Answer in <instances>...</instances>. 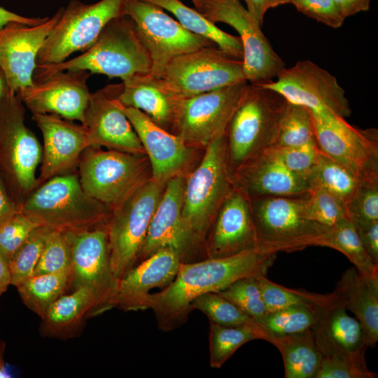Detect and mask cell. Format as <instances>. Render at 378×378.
Listing matches in <instances>:
<instances>
[{"label":"cell","instance_id":"obj_51","mask_svg":"<svg viewBox=\"0 0 378 378\" xmlns=\"http://www.w3.org/2000/svg\"><path fill=\"white\" fill-rule=\"evenodd\" d=\"M340 14L346 19L370 9L371 0H332Z\"/></svg>","mask_w":378,"mask_h":378},{"label":"cell","instance_id":"obj_41","mask_svg":"<svg viewBox=\"0 0 378 378\" xmlns=\"http://www.w3.org/2000/svg\"><path fill=\"white\" fill-rule=\"evenodd\" d=\"M302 208L306 218L329 227L348 217L346 204L319 186L313 187L304 195Z\"/></svg>","mask_w":378,"mask_h":378},{"label":"cell","instance_id":"obj_35","mask_svg":"<svg viewBox=\"0 0 378 378\" xmlns=\"http://www.w3.org/2000/svg\"><path fill=\"white\" fill-rule=\"evenodd\" d=\"M326 247L343 253L363 276L378 275V264L374 263L365 250L356 227L348 218H344L329 227Z\"/></svg>","mask_w":378,"mask_h":378},{"label":"cell","instance_id":"obj_33","mask_svg":"<svg viewBox=\"0 0 378 378\" xmlns=\"http://www.w3.org/2000/svg\"><path fill=\"white\" fill-rule=\"evenodd\" d=\"M70 282L71 268L32 275L16 288L23 303L41 318L48 307L70 288Z\"/></svg>","mask_w":378,"mask_h":378},{"label":"cell","instance_id":"obj_38","mask_svg":"<svg viewBox=\"0 0 378 378\" xmlns=\"http://www.w3.org/2000/svg\"><path fill=\"white\" fill-rule=\"evenodd\" d=\"M321 302L293 305L267 314L259 324L274 336L312 329L316 321Z\"/></svg>","mask_w":378,"mask_h":378},{"label":"cell","instance_id":"obj_17","mask_svg":"<svg viewBox=\"0 0 378 378\" xmlns=\"http://www.w3.org/2000/svg\"><path fill=\"white\" fill-rule=\"evenodd\" d=\"M259 85L276 92L288 102L308 108L311 112L330 110L343 118L351 113L345 92L337 78L308 59L284 67L274 81Z\"/></svg>","mask_w":378,"mask_h":378},{"label":"cell","instance_id":"obj_29","mask_svg":"<svg viewBox=\"0 0 378 378\" xmlns=\"http://www.w3.org/2000/svg\"><path fill=\"white\" fill-rule=\"evenodd\" d=\"M332 294L356 315L368 346H374L378 341V275L367 278L350 267L342 274Z\"/></svg>","mask_w":378,"mask_h":378},{"label":"cell","instance_id":"obj_1","mask_svg":"<svg viewBox=\"0 0 378 378\" xmlns=\"http://www.w3.org/2000/svg\"><path fill=\"white\" fill-rule=\"evenodd\" d=\"M276 256L253 249L225 258L181 262L172 282L150 294L148 309L153 311L160 330H173L187 321L196 298L218 293L244 277L266 276Z\"/></svg>","mask_w":378,"mask_h":378},{"label":"cell","instance_id":"obj_37","mask_svg":"<svg viewBox=\"0 0 378 378\" xmlns=\"http://www.w3.org/2000/svg\"><path fill=\"white\" fill-rule=\"evenodd\" d=\"M313 184V187L327 190L346 204L362 183L347 168L319 150Z\"/></svg>","mask_w":378,"mask_h":378},{"label":"cell","instance_id":"obj_20","mask_svg":"<svg viewBox=\"0 0 378 378\" xmlns=\"http://www.w3.org/2000/svg\"><path fill=\"white\" fill-rule=\"evenodd\" d=\"M251 197L233 186L220 206L203 244V259L231 256L256 249Z\"/></svg>","mask_w":378,"mask_h":378},{"label":"cell","instance_id":"obj_43","mask_svg":"<svg viewBox=\"0 0 378 378\" xmlns=\"http://www.w3.org/2000/svg\"><path fill=\"white\" fill-rule=\"evenodd\" d=\"M217 293L234 304L258 323L267 314L258 278L238 279Z\"/></svg>","mask_w":378,"mask_h":378},{"label":"cell","instance_id":"obj_13","mask_svg":"<svg viewBox=\"0 0 378 378\" xmlns=\"http://www.w3.org/2000/svg\"><path fill=\"white\" fill-rule=\"evenodd\" d=\"M251 83L246 80L182 99L172 133L186 143L206 147L225 133L229 122Z\"/></svg>","mask_w":378,"mask_h":378},{"label":"cell","instance_id":"obj_59","mask_svg":"<svg viewBox=\"0 0 378 378\" xmlns=\"http://www.w3.org/2000/svg\"><path fill=\"white\" fill-rule=\"evenodd\" d=\"M195 7V10L197 11L200 10L202 6V0H191Z\"/></svg>","mask_w":378,"mask_h":378},{"label":"cell","instance_id":"obj_48","mask_svg":"<svg viewBox=\"0 0 378 378\" xmlns=\"http://www.w3.org/2000/svg\"><path fill=\"white\" fill-rule=\"evenodd\" d=\"M290 4L304 15L329 27H341L345 18L332 0H290Z\"/></svg>","mask_w":378,"mask_h":378},{"label":"cell","instance_id":"obj_19","mask_svg":"<svg viewBox=\"0 0 378 378\" xmlns=\"http://www.w3.org/2000/svg\"><path fill=\"white\" fill-rule=\"evenodd\" d=\"M90 75L85 70L59 71L34 80L16 95L32 115L52 113L83 124L91 94L88 87Z\"/></svg>","mask_w":378,"mask_h":378},{"label":"cell","instance_id":"obj_34","mask_svg":"<svg viewBox=\"0 0 378 378\" xmlns=\"http://www.w3.org/2000/svg\"><path fill=\"white\" fill-rule=\"evenodd\" d=\"M272 336L260 325L227 327L210 322V366L220 368L244 344L254 340L270 342Z\"/></svg>","mask_w":378,"mask_h":378},{"label":"cell","instance_id":"obj_46","mask_svg":"<svg viewBox=\"0 0 378 378\" xmlns=\"http://www.w3.org/2000/svg\"><path fill=\"white\" fill-rule=\"evenodd\" d=\"M38 226L19 211L0 226V253L8 261Z\"/></svg>","mask_w":378,"mask_h":378},{"label":"cell","instance_id":"obj_49","mask_svg":"<svg viewBox=\"0 0 378 378\" xmlns=\"http://www.w3.org/2000/svg\"><path fill=\"white\" fill-rule=\"evenodd\" d=\"M377 374L363 371L336 358L323 356L315 378H374Z\"/></svg>","mask_w":378,"mask_h":378},{"label":"cell","instance_id":"obj_40","mask_svg":"<svg viewBox=\"0 0 378 378\" xmlns=\"http://www.w3.org/2000/svg\"><path fill=\"white\" fill-rule=\"evenodd\" d=\"M51 229L38 226L8 260L11 285L15 287L32 276Z\"/></svg>","mask_w":378,"mask_h":378},{"label":"cell","instance_id":"obj_45","mask_svg":"<svg viewBox=\"0 0 378 378\" xmlns=\"http://www.w3.org/2000/svg\"><path fill=\"white\" fill-rule=\"evenodd\" d=\"M270 148L289 171L313 181L319 154L316 142L300 146Z\"/></svg>","mask_w":378,"mask_h":378},{"label":"cell","instance_id":"obj_2","mask_svg":"<svg viewBox=\"0 0 378 378\" xmlns=\"http://www.w3.org/2000/svg\"><path fill=\"white\" fill-rule=\"evenodd\" d=\"M151 59L127 15L110 20L94 43L80 55L58 64H36L33 80L59 71L85 70L109 78L125 80L141 73H150Z\"/></svg>","mask_w":378,"mask_h":378},{"label":"cell","instance_id":"obj_57","mask_svg":"<svg viewBox=\"0 0 378 378\" xmlns=\"http://www.w3.org/2000/svg\"><path fill=\"white\" fill-rule=\"evenodd\" d=\"M8 90L5 76L0 68V98L3 97Z\"/></svg>","mask_w":378,"mask_h":378},{"label":"cell","instance_id":"obj_42","mask_svg":"<svg viewBox=\"0 0 378 378\" xmlns=\"http://www.w3.org/2000/svg\"><path fill=\"white\" fill-rule=\"evenodd\" d=\"M258 281L267 314L293 305L319 303L325 295L290 289L272 282L265 276L258 278Z\"/></svg>","mask_w":378,"mask_h":378},{"label":"cell","instance_id":"obj_24","mask_svg":"<svg viewBox=\"0 0 378 378\" xmlns=\"http://www.w3.org/2000/svg\"><path fill=\"white\" fill-rule=\"evenodd\" d=\"M32 118L43 140L38 186L56 176L74 173L90 146L85 126L52 113L33 114Z\"/></svg>","mask_w":378,"mask_h":378},{"label":"cell","instance_id":"obj_50","mask_svg":"<svg viewBox=\"0 0 378 378\" xmlns=\"http://www.w3.org/2000/svg\"><path fill=\"white\" fill-rule=\"evenodd\" d=\"M356 227L367 253L378 264V221Z\"/></svg>","mask_w":378,"mask_h":378},{"label":"cell","instance_id":"obj_30","mask_svg":"<svg viewBox=\"0 0 378 378\" xmlns=\"http://www.w3.org/2000/svg\"><path fill=\"white\" fill-rule=\"evenodd\" d=\"M95 301L86 288H80L56 300L41 317V330L57 338H69L81 330L84 321L94 317Z\"/></svg>","mask_w":378,"mask_h":378},{"label":"cell","instance_id":"obj_12","mask_svg":"<svg viewBox=\"0 0 378 378\" xmlns=\"http://www.w3.org/2000/svg\"><path fill=\"white\" fill-rule=\"evenodd\" d=\"M125 15L132 21L140 41L151 59L150 74L162 78L176 57L216 45L208 38L183 27L160 7L141 0H127Z\"/></svg>","mask_w":378,"mask_h":378},{"label":"cell","instance_id":"obj_15","mask_svg":"<svg viewBox=\"0 0 378 378\" xmlns=\"http://www.w3.org/2000/svg\"><path fill=\"white\" fill-rule=\"evenodd\" d=\"M72 290L83 288L94 296V317L116 307L118 280L109 260L106 225L68 232Z\"/></svg>","mask_w":378,"mask_h":378},{"label":"cell","instance_id":"obj_54","mask_svg":"<svg viewBox=\"0 0 378 378\" xmlns=\"http://www.w3.org/2000/svg\"><path fill=\"white\" fill-rule=\"evenodd\" d=\"M246 9L253 15L262 27L264 17L269 8V0H244Z\"/></svg>","mask_w":378,"mask_h":378},{"label":"cell","instance_id":"obj_4","mask_svg":"<svg viewBox=\"0 0 378 378\" xmlns=\"http://www.w3.org/2000/svg\"><path fill=\"white\" fill-rule=\"evenodd\" d=\"M24 115L21 100L8 90L0 98V178L18 206L38 186L36 172L42 158V146Z\"/></svg>","mask_w":378,"mask_h":378},{"label":"cell","instance_id":"obj_23","mask_svg":"<svg viewBox=\"0 0 378 378\" xmlns=\"http://www.w3.org/2000/svg\"><path fill=\"white\" fill-rule=\"evenodd\" d=\"M312 330L323 356L336 357L363 371H370L365 358L368 345L361 326L332 293L326 294L320 303Z\"/></svg>","mask_w":378,"mask_h":378},{"label":"cell","instance_id":"obj_10","mask_svg":"<svg viewBox=\"0 0 378 378\" xmlns=\"http://www.w3.org/2000/svg\"><path fill=\"white\" fill-rule=\"evenodd\" d=\"M127 1L100 0L90 4L69 1L45 39L36 64L61 63L74 52L89 49L110 20L125 15Z\"/></svg>","mask_w":378,"mask_h":378},{"label":"cell","instance_id":"obj_44","mask_svg":"<svg viewBox=\"0 0 378 378\" xmlns=\"http://www.w3.org/2000/svg\"><path fill=\"white\" fill-rule=\"evenodd\" d=\"M71 251L68 232L51 230L34 274H41L71 268Z\"/></svg>","mask_w":378,"mask_h":378},{"label":"cell","instance_id":"obj_32","mask_svg":"<svg viewBox=\"0 0 378 378\" xmlns=\"http://www.w3.org/2000/svg\"><path fill=\"white\" fill-rule=\"evenodd\" d=\"M151 3L172 13L178 22L188 31L204 36L219 48L239 59L243 58V46L239 36L219 29L197 10L188 7L180 0H141Z\"/></svg>","mask_w":378,"mask_h":378},{"label":"cell","instance_id":"obj_3","mask_svg":"<svg viewBox=\"0 0 378 378\" xmlns=\"http://www.w3.org/2000/svg\"><path fill=\"white\" fill-rule=\"evenodd\" d=\"M19 211L40 226L66 232L104 226L111 213L84 191L75 172L56 176L39 185Z\"/></svg>","mask_w":378,"mask_h":378},{"label":"cell","instance_id":"obj_21","mask_svg":"<svg viewBox=\"0 0 378 378\" xmlns=\"http://www.w3.org/2000/svg\"><path fill=\"white\" fill-rule=\"evenodd\" d=\"M64 8L37 25L10 22L0 29V68L16 94L33 83L37 55Z\"/></svg>","mask_w":378,"mask_h":378},{"label":"cell","instance_id":"obj_36","mask_svg":"<svg viewBox=\"0 0 378 378\" xmlns=\"http://www.w3.org/2000/svg\"><path fill=\"white\" fill-rule=\"evenodd\" d=\"M314 142H316L314 124L310 110L288 102L272 147L300 146Z\"/></svg>","mask_w":378,"mask_h":378},{"label":"cell","instance_id":"obj_47","mask_svg":"<svg viewBox=\"0 0 378 378\" xmlns=\"http://www.w3.org/2000/svg\"><path fill=\"white\" fill-rule=\"evenodd\" d=\"M346 208L348 218L356 226L378 221V183H362Z\"/></svg>","mask_w":378,"mask_h":378},{"label":"cell","instance_id":"obj_27","mask_svg":"<svg viewBox=\"0 0 378 378\" xmlns=\"http://www.w3.org/2000/svg\"><path fill=\"white\" fill-rule=\"evenodd\" d=\"M231 178L251 196H300L314 186L312 179L284 167L270 148L237 168Z\"/></svg>","mask_w":378,"mask_h":378},{"label":"cell","instance_id":"obj_11","mask_svg":"<svg viewBox=\"0 0 378 378\" xmlns=\"http://www.w3.org/2000/svg\"><path fill=\"white\" fill-rule=\"evenodd\" d=\"M323 153L340 163L362 183H378V132L360 130L329 110L311 112Z\"/></svg>","mask_w":378,"mask_h":378},{"label":"cell","instance_id":"obj_22","mask_svg":"<svg viewBox=\"0 0 378 378\" xmlns=\"http://www.w3.org/2000/svg\"><path fill=\"white\" fill-rule=\"evenodd\" d=\"M184 184V175L176 176L167 182L136 264L162 248L174 249L180 255L182 262H194L192 254L197 247L186 226L182 214Z\"/></svg>","mask_w":378,"mask_h":378},{"label":"cell","instance_id":"obj_25","mask_svg":"<svg viewBox=\"0 0 378 378\" xmlns=\"http://www.w3.org/2000/svg\"><path fill=\"white\" fill-rule=\"evenodd\" d=\"M122 110L149 160L151 178L167 183L176 176L183 175L194 158L191 145L155 124L140 110L123 106Z\"/></svg>","mask_w":378,"mask_h":378},{"label":"cell","instance_id":"obj_58","mask_svg":"<svg viewBox=\"0 0 378 378\" xmlns=\"http://www.w3.org/2000/svg\"><path fill=\"white\" fill-rule=\"evenodd\" d=\"M290 0H269V8H275L279 5L290 4Z\"/></svg>","mask_w":378,"mask_h":378},{"label":"cell","instance_id":"obj_8","mask_svg":"<svg viewBox=\"0 0 378 378\" xmlns=\"http://www.w3.org/2000/svg\"><path fill=\"white\" fill-rule=\"evenodd\" d=\"M78 169L84 191L111 211L132 196L152 177L146 155L91 147L82 153Z\"/></svg>","mask_w":378,"mask_h":378},{"label":"cell","instance_id":"obj_6","mask_svg":"<svg viewBox=\"0 0 378 378\" xmlns=\"http://www.w3.org/2000/svg\"><path fill=\"white\" fill-rule=\"evenodd\" d=\"M300 196H251L256 250L293 252L309 246L326 247L329 227L306 218Z\"/></svg>","mask_w":378,"mask_h":378},{"label":"cell","instance_id":"obj_26","mask_svg":"<svg viewBox=\"0 0 378 378\" xmlns=\"http://www.w3.org/2000/svg\"><path fill=\"white\" fill-rule=\"evenodd\" d=\"M181 262L177 251L162 248L134 265L118 281L116 307L125 312L148 309L150 291L169 286Z\"/></svg>","mask_w":378,"mask_h":378},{"label":"cell","instance_id":"obj_9","mask_svg":"<svg viewBox=\"0 0 378 378\" xmlns=\"http://www.w3.org/2000/svg\"><path fill=\"white\" fill-rule=\"evenodd\" d=\"M166 182L150 178L112 210L106 224L109 260L119 280L136 264Z\"/></svg>","mask_w":378,"mask_h":378},{"label":"cell","instance_id":"obj_55","mask_svg":"<svg viewBox=\"0 0 378 378\" xmlns=\"http://www.w3.org/2000/svg\"><path fill=\"white\" fill-rule=\"evenodd\" d=\"M10 285H11V278L8 261L0 253V296Z\"/></svg>","mask_w":378,"mask_h":378},{"label":"cell","instance_id":"obj_39","mask_svg":"<svg viewBox=\"0 0 378 378\" xmlns=\"http://www.w3.org/2000/svg\"><path fill=\"white\" fill-rule=\"evenodd\" d=\"M192 309L204 313L210 322L227 327L260 325L234 304L217 293H207L196 298L191 304Z\"/></svg>","mask_w":378,"mask_h":378},{"label":"cell","instance_id":"obj_16","mask_svg":"<svg viewBox=\"0 0 378 378\" xmlns=\"http://www.w3.org/2000/svg\"><path fill=\"white\" fill-rule=\"evenodd\" d=\"M162 78L182 98L246 80L242 59L230 55L215 45L174 57Z\"/></svg>","mask_w":378,"mask_h":378},{"label":"cell","instance_id":"obj_56","mask_svg":"<svg viewBox=\"0 0 378 378\" xmlns=\"http://www.w3.org/2000/svg\"><path fill=\"white\" fill-rule=\"evenodd\" d=\"M4 345L2 341L0 340V378H6L10 377V374L7 372L6 369L4 361Z\"/></svg>","mask_w":378,"mask_h":378},{"label":"cell","instance_id":"obj_14","mask_svg":"<svg viewBox=\"0 0 378 378\" xmlns=\"http://www.w3.org/2000/svg\"><path fill=\"white\" fill-rule=\"evenodd\" d=\"M198 12L211 22L227 24L237 31L243 46L244 76L251 85L272 80L285 67L260 24L239 0H202Z\"/></svg>","mask_w":378,"mask_h":378},{"label":"cell","instance_id":"obj_53","mask_svg":"<svg viewBox=\"0 0 378 378\" xmlns=\"http://www.w3.org/2000/svg\"><path fill=\"white\" fill-rule=\"evenodd\" d=\"M48 18V17H25L8 10L3 7H0V29L3 28L7 24L13 22L23 23L28 25H37L46 21Z\"/></svg>","mask_w":378,"mask_h":378},{"label":"cell","instance_id":"obj_5","mask_svg":"<svg viewBox=\"0 0 378 378\" xmlns=\"http://www.w3.org/2000/svg\"><path fill=\"white\" fill-rule=\"evenodd\" d=\"M288 103L276 92L251 84L226 131V158L230 176L272 147Z\"/></svg>","mask_w":378,"mask_h":378},{"label":"cell","instance_id":"obj_7","mask_svg":"<svg viewBox=\"0 0 378 378\" xmlns=\"http://www.w3.org/2000/svg\"><path fill=\"white\" fill-rule=\"evenodd\" d=\"M195 169L185 176L182 214L196 246H202L216 215L234 186L227 158L226 132L206 147Z\"/></svg>","mask_w":378,"mask_h":378},{"label":"cell","instance_id":"obj_18","mask_svg":"<svg viewBox=\"0 0 378 378\" xmlns=\"http://www.w3.org/2000/svg\"><path fill=\"white\" fill-rule=\"evenodd\" d=\"M122 83L108 85L91 93L82 125L89 147L146 155L131 122L118 101Z\"/></svg>","mask_w":378,"mask_h":378},{"label":"cell","instance_id":"obj_52","mask_svg":"<svg viewBox=\"0 0 378 378\" xmlns=\"http://www.w3.org/2000/svg\"><path fill=\"white\" fill-rule=\"evenodd\" d=\"M19 211V206L8 195L0 178V226Z\"/></svg>","mask_w":378,"mask_h":378},{"label":"cell","instance_id":"obj_28","mask_svg":"<svg viewBox=\"0 0 378 378\" xmlns=\"http://www.w3.org/2000/svg\"><path fill=\"white\" fill-rule=\"evenodd\" d=\"M117 97L125 107L144 113L151 121L172 132L181 97L162 78L150 73L136 74L122 80Z\"/></svg>","mask_w":378,"mask_h":378},{"label":"cell","instance_id":"obj_31","mask_svg":"<svg viewBox=\"0 0 378 378\" xmlns=\"http://www.w3.org/2000/svg\"><path fill=\"white\" fill-rule=\"evenodd\" d=\"M281 353L286 378H315L323 358L312 329L272 336L270 341Z\"/></svg>","mask_w":378,"mask_h":378}]
</instances>
